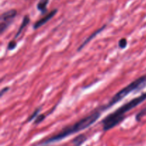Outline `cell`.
Segmentation results:
<instances>
[{
  "mask_svg": "<svg viewBox=\"0 0 146 146\" xmlns=\"http://www.w3.org/2000/svg\"><path fill=\"white\" fill-rule=\"evenodd\" d=\"M106 26V25H104V26H103V27H101V28H100V29H97L96 31H94V33H92V34H91V35H90L89 37H88V38H87V39H86V40H85V41H84V42H83L82 44H81V45L79 46V47H78V51H80V50H81V49H83V48H84V47H85V45H86V44H88V43L89 42L91 41V40H93V39H94V37H95L97 35V34H99V33L101 32V31H102V30H104V29H105Z\"/></svg>",
  "mask_w": 146,
  "mask_h": 146,
  "instance_id": "8992f818",
  "label": "cell"
},
{
  "mask_svg": "<svg viewBox=\"0 0 146 146\" xmlns=\"http://www.w3.org/2000/svg\"><path fill=\"white\" fill-rule=\"evenodd\" d=\"M118 45L121 49H124L127 46V40L125 38H122L118 42Z\"/></svg>",
  "mask_w": 146,
  "mask_h": 146,
  "instance_id": "30bf717a",
  "label": "cell"
},
{
  "mask_svg": "<svg viewBox=\"0 0 146 146\" xmlns=\"http://www.w3.org/2000/svg\"><path fill=\"white\" fill-rule=\"evenodd\" d=\"M44 117H45V115H41L40 116H38L35 121V124H38V123L42 122L43 120H44Z\"/></svg>",
  "mask_w": 146,
  "mask_h": 146,
  "instance_id": "4fadbf2b",
  "label": "cell"
},
{
  "mask_svg": "<svg viewBox=\"0 0 146 146\" xmlns=\"http://www.w3.org/2000/svg\"><path fill=\"white\" fill-rule=\"evenodd\" d=\"M30 21V18L29 17L28 15H25L24 17V19H23L22 20V22H21V25H20L18 31H17V34H16L15 37H14V40H16L17 38H18L19 37V35L21 34V33L22 32L23 29H24V28H25L26 27H27V25L29 24V23Z\"/></svg>",
  "mask_w": 146,
  "mask_h": 146,
  "instance_id": "52a82bcc",
  "label": "cell"
},
{
  "mask_svg": "<svg viewBox=\"0 0 146 146\" xmlns=\"http://www.w3.org/2000/svg\"><path fill=\"white\" fill-rule=\"evenodd\" d=\"M41 110V109H39V108L37 109V110H35V112H34V113H33V114L31 115L29 117V119H28L29 121H31V120H32L33 119H34V117H35L37 115V113H38V112H39V110Z\"/></svg>",
  "mask_w": 146,
  "mask_h": 146,
  "instance_id": "7c38bea8",
  "label": "cell"
},
{
  "mask_svg": "<svg viewBox=\"0 0 146 146\" xmlns=\"http://www.w3.org/2000/svg\"><path fill=\"white\" fill-rule=\"evenodd\" d=\"M145 87H146V75H143L142 77H139V78L136 79L135 80H134L133 82L130 83L126 87H125L122 90H120L119 92H118L111 98L108 104L106 106V108H108V107H111V106L118 103V102L123 100L124 97H126L128 94L133 92L134 90H141V89L144 88Z\"/></svg>",
  "mask_w": 146,
  "mask_h": 146,
  "instance_id": "3957f363",
  "label": "cell"
},
{
  "mask_svg": "<svg viewBox=\"0 0 146 146\" xmlns=\"http://www.w3.org/2000/svg\"><path fill=\"white\" fill-rule=\"evenodd\" d=\"M57 11H58V9H54V10H52L51 11H50L48 14H47L45 17H44L43 18L40 19L39 20H38V21H37L34 24V29H36L39 28V27H41V26H43L44 24H45L47 21H49L51 18H53V17L55 16V14H56Z\"/></svg>",
  "mask_w": 146,
  "mask_h": 146,
  "instance_id": "5b68a950",
  "label": "cell"
},
{
  "mask_svg": "<svg viewBox=\"0 0 146 146\" xmlns=\"http://www.w3.org/2000/svg\"><path fill=\"white\" fill-rule=\"evenodd\" d=\"M9 90V87H5V88H3L2 90H1V94H0V95H1V97H2L3 94H4V93L5 92H7V90Z\"/></svg>",
  "mask_w": 146,
  "mask_h": 146,
  "instance_id": "5bb4252c",
  "label": "cell"
},
{
  "mask_svg": "<svg viewBox=\"0 0 146 146\" xmlns=\"http://www.w3.org/2000/svg\"><path fill=\"white\" fill-rule=\"evenodd\" d=\"M146 100V92L143 93L139 97L133 98L131 101L124 104L119 108L117 109L113 113H111L102 120L103 128L105 131L109 130L118 125L120 123L124 120L125 114L128 111L137 107Z\"/></svg>",
  "mask_w": 146,
  "mask_h": 146,
  "instance_id": "6da1fadb",
  "label": "cell"
},
{
  "mask_svg": "<svg viewBox=\"0 0 146 146\" xmlns=\"http://www.w3.org/2000/svg\"><path fill=\"white\" fill-rule=\"evenodd\" d=\"M86 140V137L84 135L81 134L76 137L73 140V143L75 146H80Z\"/></svg>",
  "mask_w": 146,
  "mask_h": 146,
  "instance_id": "9c48e42d",
  "label": "cell"
},
{
  "mask_svg": "<svg viewBox=\"0 0 146 146\" xmlns=\"http://www.w3.org/2000/svg\"><path fill=\"white\" fill-rule=\"evenodd\" d=\"M101 116V113L99 112H95V113L90 114L89 115L84 117L81 120H78L72 125H69L66 127L61 131H60L58 134L55 135L53 137H50L48 140H46L44 143H53V142L58 141L62 139L65 138L67 136H69L74 133H76L78 132L81 131L83 130L88 128V127L94 124Z\"/></svg>",
  "mask_w": 146,
  "mask_h": 146,
  "instance_id": "7a4b0ae2",
  "label": "cell"
},
{
  "mask_svg": "<svg viewBox=\"0 0 146 146\" xmlns=\"http://www.w3.org/2000/svg\"><path fill=\"white\" fill-rule=\"evenodd\" d=\"M17 14V10L10 9L1 14L0 17V33L3 34L4 31L11 24Z\"/></svg>",
  "mask_w": 146,
  "mask_h": 146,
  "instance_id": "277c9868",
  "label": "cell"
},
{
  "mask_svg": "<svg viewBox=\"0 0 146 146\" xmlns=\"http://www.w3.org/2000/svg\"><path fill=\"white\" fill-rule=\"evenodd\" d=\"M16 47H17V42H16L15 40H12V41L9 42L7 49L9 50H14Z\"/></svg>",
  "mask_w": 146,
  "mask_h": 146,
  "instance_id": "8fae6325",
  "label": "cell"
},
{
  "mask_svg": "<svg viewBox=\"0 0 146 146\" xmlns=\"http://www.w3.org/2000/svg\"><path fill=\"white\" fill-rule=\"evenodd\" d=\"M49 0H39L37 4L36 7L38 11L41 12V14H45L47 11V6H48Z\"/></svg>",
  "mask_w": 146,
  "mask_h": 146,
  "instance_id": "ba28073f",
  "label": "cell"
}]
</instances>
